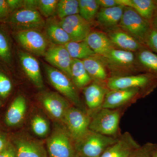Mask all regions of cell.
I'll return each instance as SVG.
<instances>
[{"instance_id": "obj_40", "label": "cell", "mask_w": 157, "mask_h": 157, "mask_svg": "<svg viewBox=\"0 0 157 157\" xmlns=\"http://www.w3.org/2000/svg\"><path fill=\"white\" fill-rule=\"evenodd\" d=\"M6 1L11 13L23 8V0H7Z\"/></svg>"}, {"instance_id": "obj_38", "label": "cell", "mask_w": 157, "mask_h": 157, "mask_svg": "<svg viewBox=\"0 0 157 157\" xmlns=\"http://www.w3.org/2000/svg\"><path fill=\"white\" fill-rule=\"evenodd\" d=\"M11 13L7 1L0 0V20L5 19Z\"/></svg>"}, {"instance_id": "obj_43", "label": "cell", "mask_w": 157, "mask_h": 157, "mask_svg": "<svg viewBox=\"0 0 157 157\" xmlns=\"http://www.w3.org/2000/svg\"><path fill=\"white\" fill-rule=\"evenodd\" d=\"M151 24L153 28L157 30V8L155 12L154 15L151 20Z\"/></svg>"}, {"instance_id": "obj_12", "label": "cell", "mask_w": 157, "mask_h": 157, "mask_svg": "<svg viewBox=\"0 0 157 157\" xmlns=\"http://www.w3.org/2000/svg\"><path fill=\"white\" fill-rule=\"evenodd\" d=\"M46 111L56 120L63 122L65 113L72 105L62 95L55 92L42 93L39 98Z\"/></svg>"}, {"instance_id": "obj_27", "label": "cell", "mask_w": 157, "mask_h": 157, "mask_svg": "<svg viewBox=\"0 0 157 157\" xmlns=\"http://www.w3.org/2000/svg\"><path fill=\"white\" fill-rule=\"evenodd\" d=\"M73 59L82 60L95 55L85 40L70 41L65 45Z\"/></svg>"}, {"instance_id": "obj_20", "label": "cell", "mask_w": 157, "mask_h": 157, "mask_svg": "<svg viewBox=\"0 0 157 157\" xmlns=\"http://www.w3.org/2000/svg\"><path fill=\"white\" fill-rule=\"evenodd\" d=\"M82 61L93 81L106 86L109 78L107 68L99 56L95 55Z\"/></svg>"}, {"instance_id": "obj_45", "label": "cell", "mask_w": 157, "mask_h": 157, "mask_svg": "<svg viewBox=\"0 0 157 157\" xmlns=\"http://www.w3.org/2000/svg\"><path fill=\"white\" fill-rule=\"evenodd\" d=\"M1 105V101H0V106Z\"/></svg>"}, {"instance_id": "obj_44", "label": "cell", "mask_w": 157, "mask_h": 157, "mask_svg": "<svg viewBox=\"0 0 157 157\" xmlns=\"http://www.w3.org/2000/svg\"><path fill=\"white\" fill-rule=\"evenodd\" d=\"M151 157H157V144H155L151 151Z\"/></svg>"}, {"instance_id": "obj_32", "label": "cell", "mask_w": 157, "mask_h": 157, "mask_svg": "<svg viewBox=\"0 0 157 157\" xmlns=\"http://www.w3.org/2000/svg\"><path fill=\"white\" fill-rule=\"evenodd\" d=\"M32 129L36 135L39 137H45L49 131V125L47 121L42 116H35L32 121Z\"/></svg>"}, {"instance_id": "obj_17", "label": "cell", "mask_w": 157, "mask_h": 157, "mask_svg": "<svg viewBox=\"0 0 157 157\" xmlns=\"http://www.w3.org/2000/svg\"><path fill=\"white\" fill-rule=\"evenodd\" d=\"M86 106L90 113L101 108L109 90L106 86L93 81L83 89Z\"/></svg>"}, {"instance_id": "obj_46", "label": "cell", "mask_w": 157, "mask_h": 157, "mask_svg": "<svg viewBox=\"0 0 157 157\" xmlns=\"http://www.w3.org/2000/svg\"><path fill=\"white\" fill-rule=\"evenodd\" d=\"M77 157H78V156H77Z\"/></svg>"}, {"instance_id": "obj_16", "label": "cell", "mask_w": 157, "mask_h": 157, "mask_svg": "<svg viewBox=\"0 0 157 157\" xmlns=\"http://www.w3.org/2000/svg\"><path fill=\"white\" fill-rule=\"evenodd\" d=\"M19 57L23 70L33 84L39 88L44 87L40 66L36 59L29 52L20 51Z\"/></svg>"}, {"instance_id": "obj_33", "label": "cell", "mask_w": 157, "mask_h": 157, "mask_svg": "<svg viewBox=\"0 0 157 157\" xmlns=\"http://www.w3.org/2000/svg\"><path fill=\"white\" fill-rule=\"evenodd\" d=\"M0 58L6 63L11 60V50L8 37L3 31L0 30Z\"/></svg>"}, {"instance_id": "obj_14", "label": "cell", "mask_w": 157, "mask_h": 157, "mask_svg": "<svg viewBox=\"0 0 157 157\" xmlns=\"http://www.w3.org/2000/svg\"><path fill=\"white\" fill-rule=\"evenodd\" d=\"M59 23L72 41L85 40L91 32L90 23L83 19L79 14L59 19Z\"/></svg>"}, {"instance_id": "obj_2", "label": "cell", "mask_w": 157, "mask_h": 157, "mask_svg": "<svg viewBox=\"0 0 157 157\" xmlns=\"http://www.w3.org/2000/svg\"><path fill=\"white\" fill-rule=\"evenodd\" d=\"M121 108L116 109L101 108L88 113L90 117V130L106 136L119 137Z\"/></svg>"}, {"instance_id": "obj_34", "label": "cell", "mask_w": 157, "mask_h": 157, "mask_svg": "<svg viewBox=\"0 0 157 157\" xmlns=\"http://www.w3.org/2000/svg\"><path fill=\"white\" fill-rule=\"evenodd\" d=\"M155 144L147 143L134 151L129 157H151V151Z\"/></svg>"}, {"instance_id": "obj_4", "label": "cell", "mask_w": 157, "mask_h": 157, "mask_svg": "<svg viewBox=\"0 0 157 157\" xmlns=\"http://www.w3.org/2000/svg\"><path fill=\"white\" fill-rule=\"evenodd\" d=\"M49 157H77L74 141L66 127L55 128L46 140Z\"/></svg>"}, {"instance_id": "obj_23", "label": "cell", "mask_w": 157, "mask_h": 157, "mask_svg": "<svg viewBox=\"0 0 157 157\" xmlns=\"http://www.w3.org/2000/svg\"><path fill=\"white\" fill-rule=\"evenodd\" d=\"M85 40L95 54L100 56L115 48L107 34L102 32H90Z\"/></svg>"}, {"instance_id": "obj_10", "label": "cell", "mask_w": 157, "mask_h": 157, "mask_svg": "<svg viewBox=\"0 0 157 157\" xmlns=\"http://www.w3.org/2000/svg\"><path fill=\"white\" fill-rule=\"evenodd\" d=\"M15 38L23 48L30 54L44 56L48 48V39L37 30L19 31L15 33Z\"/></svg>"}, {"instance_id": "obj_26", "label": "cell", "mask_w": 157, "mask_h": 157, "mask_svg": "<svg viewBox=\"0 0 157 157\" xmlns=\"http://www.w3.org/2000/svg\"><path fill=\"white\" fill-rule=\"evenodd\" d=\"M71 74V79L77 88L83 89L93 82L81 60L72 59Z\"/></svg>"}, {"instance_id": "obj_29", "label": "cell", "mask_w": 157, "mask_h": 157, "mask_svg": "<svg viewBox=\"0 0 157 157\" xmlns=\"http://www.w3.org/2000/svg\"><path fill=\"white\" fill-rule=\"evenodd\" d=\"M100 8L96 0H78V14L90 23L97 16Z\"/></svg>"}, {"instance_id": "obj_15", "label": "cell", "mask_w": 157, "mask_h": 157, "mask_svg": "<svg viewBox=\"0 0 157 157\" xmlns=\"http://www.w3.org/2000/svg\"><path fill=\"white\" fill-rule=\"evenodd\" d=\"M140 146L129 132L120 135L116 142L108 147L101 157H129Z\"/></svg>"}, {"instance_id": "obj_41", "label": "cell", "mask_w": 157, "mask_h": 157, "mask_svg": "<svg viewBox=\"0 0 157 157\" xmlns=\"http://www.w3.org/2000/svg\"><path fill=\"white\" fill-rule=\"evenodd\" d=\"M38 4L39 0H23L22 9L38 10Z\"/></svg>"}, {"instance_id": "obj_35", "label": "cell", "mask_w": 157, "mask_h": 157, "mask_svg": "<svg viewBox=\"0 0 157 157\" xmlns=\"http://www.w3.org/2000/svg\"><path fill=\"white\" fill-rule=\"evenodd\" d=\"M12 84L9 78L5 74L0 73V96L6 98L10 94Z\"/></svg>"}, {"instance_id": "obj_8", "label": "cell", "mask_w": 157, "mask_h": 157, "mask_svg": "<svg viewBox=\"0 0 157 157\" xmlns=\"http://www.w3.org/2000/svg\"><path fill=\"white\" fill-rule=\"evenodd\" d=\"M90 117L88 112L73 106L67 110L63 121L74 142L90 130Z\"/></svg>"}, {"instance_id": "obj_13", "label": "cell", "mask_w": 157, "mask_h": 157, "mask_svg": "<svg viewBox=\"0 0 157 157\" xmlns=\"http://www.w3.org/2000/svg\"><path fill=\"white\" fill-rule=\"evenodd\" d=\"M45 59L52 67L64 73L71 79L73 59L65 45H52L47 48Z\"/></svg>"}, {"instance_id": "obj_37", "label": "cell", "mask_w": 157, "mask_h": 157, "mask_svg": "<svg viewBox=\"0 0 157 157\" xmlns=\"http://www.w3.org/2000/svg\"><path fill=\"white\" fill-rule=\"evenodd\" d=\"M0 157H17L14 146L9 143L6 148L0 152Z\"/></svg>"}, {"instance_id": "obj_25", "label": "cell", "mask_w": 157, "mask_h": 157, "mask_svg": "<svg viewBox=\"0 0 157 157\" xmlns=\"http://www.w3.org/2000/svg\"><path fill=\"white\" fill-rule=\"evenodd\" d=\"M26 109L25 99L22 96H18L11 103L6 113V124L9 126H13L20 123L25 115Z\"/></svg>"}, {"instance_id": "obj_5", "label": "cell", "mask_w": 157, "mask_h": 157, "mask_svg": "<svg viewBox=\"0 0 157 157\" xmlns=\"http://www.w3.org/2000/svg\"><path fill=\"white\" fill-rule=\"evenodd\" d=\"M157 85V77L151 74L111 76L106 82L109 90L138 88L147 94Z\"/></svg>"}, {"instance_id": "obj_42", "label": "cell", "mask_w": 157, "mask_h": 157, "mask_svg": "<svg viewBox=\"0 0 157 157\" xmlns=\"http://www.w3.org/2000/svg\"><path fill=\"white\" fill-rule=\"evenodd\" d=\"M9 143L5 136L0 134V152L6 148Z\"/></svg>"}, {"instance_id": "obj_18", "label": "cell", "mask_w": 157, "mask_h": 157, "mask_svg": "<svg viewBox=\"0 0 157 157\" xmlns=\"http://www.w3.org/2000/svg\"><path fill=\"white\" fill-rule=\"evenodd\" d=\"M107 35L115 47L120 49L133 52L143 47L142 44L122 29H113Z\"/></svg>"}, {"instance_id": "obj_21", "label": "cell", "mask_w": 157, "mask_h": 157, "mask_svg": "<svg viewBox=\"0 0 157 157\" xmlns=\"http://www.w3.org/2000/svg\"><path fill=\"white\" fill-rule=\"evenodd\" d=\"M124 7L121 5L111 8H100L96 16L98 22L105 28L115 29L120 22Z\"/></svg>"}, {"instance_id": "obj_30", "label": "cell", "mask_w": 157, "mask_h": 157, "mask_svg": "<svg viewBox=\"0 0 157 157\" xmlns=\"http://www.w3.org/2000/svg\"><path fill=\"white\" fill-rule=\"evenodd\" d=\"M78 0H59L57 5L56 13L59 19L78 14Z\"/></svg>"}, {"instance_id": "obj_31", "label": "cell", "mask_w": 157, "mask_h": 157, "mask_svg": "<svg viewBox=\"0 0 157 157\" xmlns=\"http://www.w3.org/2000/svg\"><path fill=\"white\" fill-rule=\"evenodd\" d=\"M58 0H39L38 10L42 17L48 18L56 13Z\"/></svg>"}, {"instance_id": "obj_6", "label": "cell", "mask_w": 157, "mask_h": 157, "mask_svg": "<svg viewBox=\"0 0 157 157\" xmlns=\"http://www.w3.org/2000/svg\"><path fill=\"white\" fill-rule=\"evenodd\" d=\"M118 26L130 34L142 44L151 28V23L130 7L125 6Z\"/></svg>"}, {"instance_id": "obj_19", "label": "cell", "mask_w": 157, "mask_h": 157, "mask_svg": "<svg viewBox=\"0 0 157 157\" xmlns=\"http://www.w3.org/2000/svg\"><path fill=\"white\" fill-rule=\"evenodd\" d=\"M14 146L17 157H48L43 144L36 140L21 138L15 141Z\"/></svg>"}, {"instance_id": "obj_1", "label": "cell", "mask_w": 157, "mask_h": 157, "mask_svg": "<svg viewBox=\"0 0 157 157\" xmlns=\"http://www.w3.org/2000/svg\"><path fill=\"white\" fill-rule=\"evenodd\" d=\"M119 137L106 136L89 130L74 142L75 150L79 157H101L108 147L116 142Z\"/></svg>"}, {"instance_id": "obj_36", "label": "cell", "mask_w": 157, "mask_h": 157, "mask_svg": "<svg viewBox=\"0 0 157 157\" xmlns=\"http://www.w3.org/2000/svg\"><path fill=\"white\" fill-rule=\"evenodd\" d=\"M145 45L151 50L157 53V30L153 28L151 26V28L147 36Z\"/></svg>"}, {"instance_id": "obj_3", "label": "cell", "mask_w": 157, "mask_h": 157, "mask_svg": "<svg viewBox=\"0 0 157 157\" xmlns=\"http://www.w3.org/2000/svg\"><path fill=\"white\" fill-rule=\"evenodd\" d=\"M51 84L75 107L85 110L79 98L77 88L72 80L64 73L49 65L44 67Z\"/></svg>"}, {"instance_id": "obj_28", "label": "cell", "mask_w": 157, "mask_h": 157, "mask_svg": "<svg viewBox=\"0 0 157 157\" xmlns=\"http://www.w3.org/2000/svg\"><path fill=\"white\" fill-rule=\"evenodd\" d=\"M137 59L143 67L151 75L157 77V55L151 51L145 48L139 50Z\"/></svg>"}, {"instance_id": "obj_11", "label": "cell", "mask_w": 157, "mask_h": 157, "mask_svg": "<svg viewBox=\"0 0 157 157\" xmlns=\"http://www.w3.org/2000/svg\"><path fill=\"white\" fill-rule=\"evenodd\" d=\"M145 92L138 88L111 90L107 92L101 108L116 109L124 107L144 94Z\"/></svg>"}, {"instance_id": "obj_9", "label": "cell", "mask_w": 157, "mask_h": 157, "mask_svg": "<svg viewBox=\"0 0 157 157\" xmlns=\"http://www.w3.org/2000/svg\"><path fill=\"white\" fill-rule=\"evenodd\" d=\"M99 56L107 69L114 74L113 76H119L120 73L132 70L135 64V55L131 52L114 48L104 55Z\"/></svg>"}, {"instance_id": "obj_39", "label": "cell", "mask_w": 157, "mask_h": 157, "mask_svg": "<svg viewBox=\"0 0 157 157\" xmlns=\"http://www.w3.org/2000/svg\"><path fill=\"white\" fill-rule=\"evenodd\" d=\"M97 3L101 8H111L121 6L119 0H96Z\"/></svg>"}, {"instance_id": "obj_24", "label": "cell", "mask_w": 157, "mask_h": 157, "mask_svg": "<svg viewBox=\"0 0 157 157\" xmlns=\"http://www.w3.org/2000/svg\"><path fill=\"white\" fill-rule=\"evenodd\" d=\"M122 5L130 7L149 22H151L157 8V3L152 0H119Z\"/></svg>"}, {"instance_id": "obj_7", "label": "cell", "mask_w": 157, "mask_h": 157, "mask_svg": "<svg viewBox=\"0 0 157 157\" xmlns=\"http://www.w3.org/2000/svg\"><path fill=\"white\" fill-rule=\"evenodd\" d=\"M9 23L16 32L29 30L40 31L44 28L45 21L38 10L22 9L11 13Z\"/></svg>"}, {"instance_id": "obj_22", "label": "cell", "mask_w": 157, "mask_h": 157, "mask_svg": "<svg viewBox=\"0 0 157 157\" xmlns=\"http://www.w3.org/2000/svg\"><path fill=\"white\" fill-rule=\"evenodd\" d=\"M45 36L52 45H65L71 41L67 33L61 26L59 20L52 17L45 21Z\"/></svg>"}]
</instances>
